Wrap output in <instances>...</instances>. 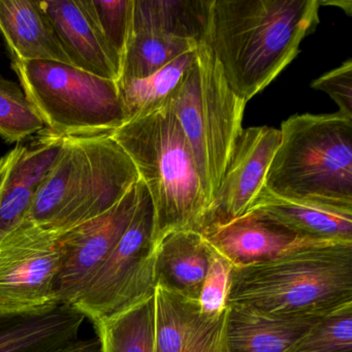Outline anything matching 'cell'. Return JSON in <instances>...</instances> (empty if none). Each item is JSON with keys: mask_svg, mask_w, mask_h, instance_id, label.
Masks as SVG:
<instances>
[{"mask_svg": "<svg viewBox=\"0 0 352 352\" xmlns=\"http://www.w3.org/2000/svg\"><path fill=\"white\" fill-rule=\"evenodd\" d=\"M319 8V0H213L204 44L247 102L298 56Z\"/></svg>", "mask_w": 352, "mask_h": 352, "instance_id": "cell-1", "label": "cell"}, {"mask_svg": "<svg viewBox=\"0 0 352 352\" xmlns=\"http://www.w3.org/2000/svg\"><path fill=\"white\" fill-rule=\"evenodd\" d=\"M139 180L133 160L111 135L63 138L21 226L60 236L114 207Z\"/></svg>", "mask_w": 352, "mask_h": 352, "instance_id": "cell-2", "label": "cell"}, {"mask_svg": "<svg viewBox=\"0 0 352 352\" xmlns=\"http://www.w3.org/2000/svg\"><path fill=\"white\" fill-rule=\"evenodd\" d=\"M111 137L133 160L151 197L153 254L173 232L203 234L207 199L188 142L170 107L126 121Z\"/></svg>", "mask_w": 352, "mask_h": 352, "instance_id": "cell-3", "label": "cell"}, {"mask_svg": "<svg viewBox=\"0 0 352 352\" xmlns=\"http://www.w3.org/2000/svg\"><path fill=\"white\" fill-rule=\"evenodd\" d=\"M279 131L263 190L288 201L352 212V118L339 111L294 115Z\"/></svg>", "mask_w": 352, "mask_h": 352, "instance_id": "cell-4", "label": "cell"}, {"mask_svg": "<svg viewBox=\"0 0 352 352\" xmlns=\"http://www.w3.org/2000/svg\"><path fill=\"white\" fill-rule=\"evenodd\" d=\"M352 302V243L300 249L232 267L228 305L275 314H329Z\"/></svg>", "mask_w": 352, "mask_h": 352, "instance_id": "cell-5", "label": "cell"}, {"mask_svg": "<svg viewBox=\"0 0 352 352\" xmlns=\"http://www.w3.org/2000/svg\"><path fill=\"white\" fill-rule=\"evenodd\" d=\"M246 104L228 85L207 45H199L195 63L168 107L188 142L208 206L242 133Z\"/></svg>", "mask_w": 352, "mask_h": 352, "instance_id": "cell-6", "label": "cell"}, {"mask_svg": "<svg viewBox=\"0 0 352 352\" xmlns=\"http://www.w3.org/2000/svg\"><path fill=\"white\" fill-rule=\"evenodd\" d=\"M20 86L60 138L111 135L126 122L118 83L50 60H12Z\"/></svg>", "mask_w": 352, "mask_h": 352, "instance_id": "cell-7", "label": "cell"}, {"mask_svg": "<svg viewBox=\"0 0 352 352\" xmlns=\"http://www.w3.org/2000/svg\"><path fill=\"white\" fill-rule=\"evenodd\" d=\"M135 215L87 289L73 308L94 321L126 308L153 292L154 209L145 184L139 180Z\"/></svg>", "mask_w": 352, "mask_h": 352, "instance_id": "cell-8", "label": "cell"}, {"mask_svg": "<svg viewBox=\"0 0 352 352\" xmlns=\"http://www.w3.org/2000/svg\"><path fill=\"white\" fill-rule=\"evenodd\" d=\"M59 236L20 226L0 243V317L40 314L61 306Z\"/></svg>", "mask_w": 352, "mask_h": 352, "instance_id": "cell-9", "label": "cell"}, {"mask_svg": "<svg viewBox=\"0 0 352 352\" xmlns=\"http://www.w3.org/2000/svg\"><path fill=\"white\" fill-rule=\"evenodd\" d=\"M138 182L114 207L59 236L63 253L57 282L60 305L77 302L118 244L137 209Z\"/></svg>", "mask_w": 352, "mask_h": 352, "instance_id": "cell-10", "label": "cell"}, {"mask_svg": "<svg viewBox=\"0 0 352 352\" xmlns=\"http://www.w3.org/2000/svg\"><path fill=\"white\" fill-rule=\"evenodd\" d=\"M279 129L269 126L243 129L219 187L205 212L203 234L244 215L265 183L279 145Z\"/></svg>", "mask_w": 352, "mask_h": 352, "instance_id": "cell-11", "label": "cell"}, {"mask_svg": "<svg viewBox=\"0 0 352 352\" xmlns=\"http://www.w3.org/2000/svg\"><path fill=\"white\" fill-rule=\"evenodd\" d=\"M203 236L232 267L265 263L300 249L336 243L298 236L254 209L207 230Z\"/></svg>", "mask_w": 352, "mask_h": 352, "instance_id": "cell-12", "label": "cell"}, {"mask_svg": "<svg viewBox=\"0 0 352 352\" xmlns=\"http://www.w3.org/2000/svg\"><path fill=\"white\" fill-rule=\"evenodd\" d=\"M63 138L43 131L0 157V243L25 219L36 189L56 162Z\"/></svg>", "mask_w": 352, "mask_h": 352, "instance_id": "cell-13", "label": "cell"}, {"mask_svg": "<svg viewBox=\"0 0 352 352\" xmlns=\"http://www.w3.org/2000/svg\"><path fill=\"white\" fill-rule=\"evenodd\" d=\"M156 352H230L228 307L217 315L203 313L199 300L155 286Z\"/></svg>", "mask_w": 352, "mask_h": 352, "instance_id": "cell-14", "label": "cell"}, {"mask_svg": "<svg viewBox=\"0 0 352 352\" xmlns=\"http://www.w3.org/2000/svg\"><path fill=\"white\" fill-rule=\"evenodd\" d=\"M73 67L118 83L121 60L110 48L84 0H41Z\"/></svg>", "mask_w": 352, "mask_h": 352, "instance_id": "cell-15", "label": "cell"}, {"mask_svg": "<svg viewBox=\"0 0 352 352\" xmlns=\"http://www.w3.org/2000/svg\"><path fill=\"white\" fill-rule=\"evenodd\" d=\"M327 314H275L228 305L230 352H288Z\"/></svg>", "mask_w": 352, "mask_h": 352, "instance_id": "cell-16", "label": "cell"}, {"mask_svg": "<svg viewBox=\"0 0 352 352\" xmlns=\"http://www.w3.org/2000/svg\"><path fill=\"white\" fill-rule=\"evenodd\" d=\"M0 34L12 60H50L72 65L41 1L0 0Z\"/></svg>", "mask_w": 352, "mask_h": 352, "instance_id": "cell-17", "label": "cell"}, {"mask_svg": "<svg viewBox=\"0 0 352 352\" xmlns=\"http://www.w3.org/2000/svg\"><path fill=\"white\" fill-rule=\"evenodd\" d=\"M86 317L61 305L40 314L0 317V352H54L79 340Z\"/></svg>", "mask_w": 352, "mask_h": 352, "instance_id": "cell-18", "label": "cell"}, {"mask_svg": "<svg viewBox=\"0 0 352 352\" xmlns=\"http://www.w3.org/2000/svg\"><path fill=\"white\" fill-rule=\"evenodd\" d=\"M211 254V247L199 232L168 234L154 253L155 286L199 300Z\"/></svg>", "mask_w": 352, "mask_h": 352, "instance_id": "cell-19", "label": "cell"}, {"mask_svg": "<svg viewBox=\"0 0 352 352\" xmlns=\"http://www.w3.org/2000/svg\"><path fill=\"white\" fill-rule=\"evenodd\" d=\"M250 209L304 238L352 243V212L288 201L263 189Z\"/></svg>", "mask_w": 352, "mask_h": 352, "instance_id": "cell-20", "label": "cell"}, {"mask_svg": "<svg viewBox=\"0 0 352 352\" xmlns=\"http://www.w3.org/2000/svg\"><path fill=\"white\" fill-rule=\"evenodd\" d=\"M213 0H133V28L204 44Z\"/></svg>", "mask_w": 352, "mask_h": 352, "instance_id": "cell-21", "label": "cell"}, {"mask_svg": "<svg viewBox=\"0 0 352 352\" xmlns=\"http://www.w3.org/2000/svg\"><path fill=\"white\" fill-rule=\"evenodd\" d=\"M92 323L100 352H156L155 292Z\"/></svg>", "mask_w": 352, "mask_h": 352, "instance_id": "cell-22", "label": "cell"}, {"mask_svg": "<svg viewBox=\"0 0 352 352\" xmlns=\"http://www.w3.org/2000/svg\"><path fill=\"white\" fill-rule=\"evenodd\" d=\"M197 49L181 55L149 77L118 85L126 121L168 106L195 63Z\"/></svg>", "mask_w": 352, "mask_h": 352, "instance_id": "cell-23", "label": "cell"}, {"mask_svg": "<svg viewBox=\"0 0 352 352\" xmlns=\"http://www.w3.org/2000/svg\"><path fill=\"white\" fill-rule=\"evenodd\" d=\"M197 48V45L191 41L131 26L118 85L149 77L181 55Z\"/></svg>", "mask_w": 352, "mask_h": 352, "instance_id": "cell-24", "label": "cell"}, {"mask_svg": "<svg viewBox=\"0 0 352 352\" xmlns=\"http://www.w3.org/2000/svg\"><path fill=\"white\" fill-rule=\"evenodd\" d=\"M45 123L21 86L0 77V138L20 143L44 131Z\"/></svg>", "mask_w": 352, "mask_h": 352, "instance_id": "cell-25", "label": "cell"}, {"mask_svg": "<svg viewBox=\"0 0 352 352\" xmlns=\"http://www.w3.org/2000/svg\"><path fill=\"white\" fill-rule=\"evenodd\" d=\"M288 352H352V302L325 315Z\"/></svg>", "mask_w": 352, "mask_h": 352, "instance_id": "cell-26", "label": "cell"}, {"mask_svg": "<svg viewBox=\"0 0 352 352\" xmlns=\"http://www.w3.org/2000/svg\"><path fill=\"white\" fill-rule=\"evenodd\" d=\"M84 3L122 65L131 34L133 0H84Z\"/></svg>", "mask_w": 352, "mask_h": 352, "instance_id": "cell-27", "label": "cell"}, {"mask_svg": "<svg viewBox=\"0 0 352 352\" xmlns=\"http://www.w3.org/2000/svg\"><path fill=\"white\" fill-rule=\"evenodd\" d=\"M232 265L212 249L209 269L199 298L201 311L206 314L217 315L228 308Z\"/></svg>", "mask_w": 352, "mask_h": 352, "instance_id": "cell-28", "label": "cell"}, {"mask_svg": "<svg viewBox=\"0 0 352 352\" xmlns=\"http://www.w3.org/2000/svg\"><path fill=\"white\" fill-rule=\"evenodd\" d=\"M311 87L329 94L339 107V112L352 118L351 59L313 81Z\"/></svg>", "mask_w": 352, "mask_h": 352, "instance_id": "cell-29", "label": "cell"}, {"mask_svg": "<svg viewBox=\"0 0 352 352\" xmlns=\"http://www.w3.org/2000/svg\"><path fill=\"white\" fill-rule=\"evenodd\" d=\"M54 352H100V344L98 337L79 339Z\"/></svg>", "mask_w": 352, "mask_h": 352, "instance_id": "cell-30", "label": "cell"}, {"mask_svg": "<svg viewBox=\"0 0 352 352\" xmlns=\"http://www.w3.org/2000/svg\"><path fill=\"white\" fill-rule=\"evenodd\" d=\"M319 5L320 6H337L340 9L344 10L348 16H351L352 13V3L350 0H338V1H321L319 0Z\"/></svg>", "mask_w": 352, "mask_h": 352, "instance_id": "cell-31", "label": "cell"}]
</instances>
